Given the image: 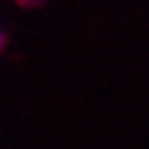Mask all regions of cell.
<instances>
[{
    "label": "cell",
    "mask_w": 149,
    "mask_h": 149,
    "mask_svg": "<svg viewBox=\"0 0 149 149\" xmlns=\"http://www.w3.org/2000/svg\"><path fill=\"white\" fill-rule=\"evenodd\" d=\"M2 40H4V36H2V28H0V46H2Z\"/></svg>",
    "instance_id": "1"
}]
</instances>
